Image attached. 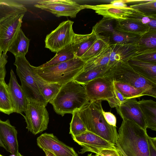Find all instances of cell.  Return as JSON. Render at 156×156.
Masks as SVG:
<instances>
[{
  "label": "cell",
  "mask_w": 156,
  "mask_h": 156,
  "mask_svg": "<svg viewBox=\"0 0 156 156\" xmlns=\"http://www.w3.org/2000/svg\"><path fill=\"white\" fill-rule=\"evenodd\" d=\"M56 53L51 60L39 67L43 68L57 65L70 60L76 57L70 44Z\"/></svg>",
  "instance_id": "cell-31"
},
{
  "label": "cell",
  "mask_w": 156,
  "mask_h": 156,
  "mask_svg": "<svg viewBox=\"0 0 156 156\" xmlns=\"http://www.w3.org/2000/svg\"><path fill=\"white\" fill-rule=\"evenodd\" d=\"M25 14L10 16L0 23V50L7 54L9 48L21 27Z\"/></svg>",
  "instance_id": "cell-11"
},
{
  "label": "cell",
  "mask_w": 156,
  "mask_h": 156,
  "mask_svg": "<svg viewBox=\"0 0 156 156\" xmlns=\"http://www.w3.org/2000/svg\"><path fill=\"white\" fill-rule=\"evenodd\" d=\"M0 147H1L5 149L6 151H7V149L5 146L4 144L2 142V140H1L0 138Z\"/></svg>",
  "instance_id": "cell-46"
},
{
  "label": "cell",
  "mask_w": 156,
  "mask_h": 156,
  "mask_svg": "<svg viewBox=\"0 0 156 156\" xmlns=\"http://www.w3.org/2000/svg\"><path fill=\"white\" fill-rule=\"evenodd\" d=\"M73 21H64L47 35L45 40V48L56 52L70 44L74 34L73 28Z\"/></svg>",
  "instance_id": "cell-8"
},
{
  "label": "cell",
  "mask_w": 156,
  "mask_h": 156,
  "mask_svg": "<svg viewBox=\"0 0 156 156\" xmlns=\"http://www.w3.org/2000/svg\"><path fill=\"white\" fill-rule=\"evenodd\" d=\"M97 37L98 38L95 42L80 58L84 62L94 56L108 44L106 40L102 38Z\"/></svg>",
  "instance_id": "cell-35"
},
{
  "label": "cell",
  "mask_w": 156,
  "mask_h": 156,
  "mask_svg": "<svg viewBox=\"0 0 156 156\" xmlns=\"http://www.w3.org/2000/svg\"><path fill=\"white\" fill-rule=\"evenodd\" d=\"M154 18H156L146 16L136 10L127 18V19L134 20L147 25Z\"/></svg>",
  "instance_id": "cell-39"
},
{
  "label": "cell",
  "mask_w": 156,
  "mask_h": 156,
  "mask_svg": "<svg viewBox=\"0 0 156 156\" xmlns=\"http://www.w3.org/2000/svg\"><path fill=\"white\" fill-rule=\"evenodd\" d=\"M89 102L84 87L73 80L62 85L49 103L57 114L63 116L80 109Z\"/></svg>",
  "instance_id": "cell-3"
},
{
  "label": "cell",
  "mask_w": 156,
  "mask_h": 156,
  "mask_svg": "<svg viewBox=\"0 0 156 156\" xmlns=\"http://www.w3.org/2000/svg\"><path fill=\"white\" fill-rule=\"evenodd\" d=\"M78 110L74 111L72 114L73 116L70 123L69 132L72 136L79 135L87 131L79 116Z\"/></svg>",
  "instance_id": "cell-34"
},
{
  "label": "cell",
  "mask_w": 156,
  "mask_h": 156,
  "mask_svg": "<svg viewBox=\"0 0 156 156\" xmlns=\"http://www.w3.org/2000/svg\"><path fill=\"white\" fill-rule=\"evenodd\" d=\"M0 138L7 151L15 156L18 154L17 131L8 119L3 121L0 119Z\"/></svg>",
  "instance_id": "cell-17"
},
{
  "label": "cell",
  "mask_w": 156,
  "mask_h": 156,
  "mask_svg": "<svg viewBox=\"0 0 156 156\" xmlns=\"http://www.w3.org/2000/svg\"><path fill=\"white\" fill-rule=\"evenodd\" d=\"M115 22L112 20L103 29L99 35L106 39L109 45L114 44H136L141 36L119 32L114 29Z\"/></svg>",
  "instance_id": "cell-15"
},
{
  "label": "cell",
  "mask_w": 156,
  "mask_h": 156,
  "mask_svg": "<svg viewBox=\"0 0 156 156\" xmlns=\"http://www.w3.org/2000/svg\"><path fill=\"white\" fill-rule=\"evenodd\" d=\"M38 146L55 156H78L74 149L60 141L52 133H45L37 139Z\"/></svg>",
  "instance_id": "cell-13"
},
{
  "label": "cell",
  "mask_w": 156,
  "mask_h": 156,
  "mask_svg": "<svg viewBox=\"0 0 156 156\" xmlns=\"http://www.w3.org/2000/svg\"><path fill=\"white\" fill-rule=\"evenodd\" d=\"M97 156H120L118 151L116 148L102 150L98 154Z\"/></svg>",
  "instance_id": "cell-42"
},
{
  "label": "cell",
  "mask_w": 156,
  "mask_h": 156,
  "mask_svg": "<svg viewBox=\"0 0 156 156\" xmlns=\"http://www.w3.org/2000/svg\"><path fill=\"white\" fill-rule=\"evenodd\" d=\"M116 109L123 120H129L147 130L145 118L135 98L127 99Z\"/></svg>",
  "instance_id": "cell-14"
},
{
  "label": "cell",
  "mask_w": 156,
  "mask_h": 156,
  "mask_svg": "<svg viewBox=\"0 0 156 156\" xmlns=\"http://www.w3.org/2000/svg\"><path fill=\"white\" fill-rule=\"evenodd\" d=\"M105 76L113 81L127 83L143 90L148 96L156 98V83L136 72L127 61H121L112 66Z\"/></svg>",
  "instance_id": "cell-5"
},
{
  "label": "cell",
  "mask_w": 156,
  "mask_h": 156,
  "mask_svg": "<svg viewBox=\"0 0 156 156\" xmlns=\"http://www.w3.org/2000/svg\"><path fill=\"white\" fill-rule=\"evenodd\" d=\"M110 53V48L108 44L85 62L82 70L109 66Z\"/></svg>",
  "instance_id": "cell-26"
},
{
  "label": "cell",
  "mask_w": 156,
  "mask_h": 156,
  "mask_svg": "<svg viewBox=\"0 0 156 156\" xmlns=\"http://www.w3.org/2000/svg\"><path fill=\"white\" fill-rule=\"evenodd\" d=\"M46 156H55L51 152L46 150H43Z\"/></svg>",
  "instance_id": "cell-45"
},
{
  "label": "cell",
  "mask_w": 156,
  "mask_h": 156,
  "mask_svg": "<svg viewBox=\"0 0 156 156\" xmlns=\"http://www.w3.org/2000/svg\"><path fill=\"white\" fill-rule=\"evenodd\" d=\"M102 101H90L78 110L79 115L87 131L115 145L118 136L116 127L109 125L105 120Z\"/></svg>",
  "instance_id": "cell-1"
},
{
  "label": "cell",
  "mask_w": 156,
  "mask_h": 156,
  "mask_svg": "<svg viewBox=\"0 0 156 156\" xmlns=\"http://www.w3.org/2000/svg\"><path fill=\"white\" fill-rule=\"evenodd\" d=\"M149 156H156V137L147 136Z\"/></svg>",
  "instance_id": "cell-41"
},
{
  "label": "cell",
  "mask_w": 156,
  "mask_h": 156,
  "mask_svg": "<svg viewBox=\"0 0 156 156\" xmlns=\"http://www.w3.org/2000/svg\"><path fill=\"white\" fill-rule=\"evenodd\" d=\"M0 112L9 115L15 112V110L5 81H0Z\"/></svg>",
  "instance_id": "cell-28"
},
{
  "label": "cell",
  "mask_w": 156,
  "mask_h": 156,
  "mask_svg": "<svg viewBox=\"0 0 156 156\" xmlns=\"http://www.w3.org/2000/svg\"><path fill=\"white\" fill-rule=\"evenodd\" d=\"M145 119L147 128L156 131V102L152 100L138 101Z\"/></svg>",
  "instance_id": "cell-23"
},
{
  "label": "cell",
  "mask_w": 156,
  "mask_h": 156,
  "mask_svg": "<svg viewBox=\"0 0 156 156\" xmlns=\"http://www.w3.org/2000/svg\"><path fill=\"white\" fill-rule=\"evenodd\" d=\"M2 52L0 50V56L2 54Z\"/></svg>",
  "instance_id": "cell-49"
},
{
  "label": "cell",
  "mask_w": 156,
  "mask_h": 156,
  "mask_svg": "<svg viewBox=\"0 0 156 156\" xmlns=\"http://www.w3.org/2000/svg\"><path fill=\"white\" fill-rule=\"evenodd\" d=\"M27 11L25 6L17 1L0 0V23L12 16L25 14Z\"/></svg>",
  "instance_id": "cell-22"
},
{
  "label": "cell",
  "mask_w": 156,
  "mask_h": 156,
  "mask_svg": "<svg viewBox=\"0 0 156 156\" xmlns=\"http://www.w3.org/2000/svg\"><path fill=\"white\" fill-rule=\"evenodd\" d=\"M103 114L108 124L116 127V118L115 116L110 112H105L103 110Z\"/></svg>",
  "instance_id": "cell-43"
},
{
  "label": "cell",
  "mask_w": 156,
  "mask_h": 156,
  "mask_svg": "<svg viewBox=\"0 0 156 156\" xmlns=\"http://www.w3.org/2000/svg\"><path fill=\"white\" fill-rule=\"evenodd\" d=\"M140 13L151 18H156V0H144L129 6Z\"/></svg>",
  "instance_id": "cell-33"
},
{
  "label": "cell",
  "mask_w": 156,
  "mask_h": 156,
  "mask_svg": "<svg viewBox=\"0 0 156 156\" xmlns=\"http://www.w3.org/2000/svg\"><path fill=\"white\" fill-rule=\"evenodd\" d=\"M7 54L2 53L0 56V81L5 80L6 74L5 65L7 62Z\"/></svg>",
  "instance_id": "cell-40"
},
{
  "label": "cell",
  "mask_w": 156,
  "mask_h": 156,
  "mask_svg": "<svg viewBox=\"0 0 156 156\" xmlns=\"http://www.w3.org/2000/svg\"><path fill=\"white\" fill-rule=\"evenodd\" d=\"M132 58L145 62L156 63V49L138 52Z\"/></svg>",
  "instance_id": "cell-37"
},
{
  "label": "cell",
  "mask_w": 156,
  "mask_h": 156,
  "mask_svg": "<svg viewBox=\"0 0 156 156\" xmlns=\"http://www.w3.org/2000/svg\"><path fill=\"white\" fill-rule=\"evenodd\" d=\"M98 38L93 32L86 34L74 33L71 42V45L76 57L80 58L90 48Z\"/></svg>",
  "instance_id": "cell-19"
},
{
  "label": "cell",
  "mask_w": 156,
  "mask_h": 156,
  "mask_svg": "<svg viewBox=\"0 0 156 156\" xmlns=\"http://www.w3.org/2000/svg\"><path fill=\"white\" fill-rule=\"evenodd\" d=\"M87 156H97L96 154L95 155H93L92 154H88Z\"/></svg>",
  "instance_id": "cell-47"
},
{
  "label": "cell",
  "mask_w": 156,
  "mask_h": 156,
  "mask_svg": "<svg viewBox=\"0 0 156 156\" xmlns=\"http://www.w3.org/2000/svg\"><path fill=\"white\" fill-rule=\"evenodd\" d=\"M0 156H4L0 154Z\"/></svg>",
  "instance_id": "cell-50"
},
{
  "label": "cell",
  "mask_w": 156,
  "mask_h": 156,
  "mask_svg": "<svg viewBox=\"0 0 156 156\" xmlns=\"http://www.w3.org/2000/svg\"><path fill=\"white\" fill-rule=\"evenodd\" d=\"M114 29L119 32L141 36L148 32L150 27L147 25L127 19L115 20Z\"/></svg>",
  "instance_id": "cell-20"
},
{
  "label": "cell",
  "mask_w": 156,
  "mask_h": 156,
  "mask_svg": "<svg viewBox=\"0 0 156 156\" xmlns=\"http://www.w3.org/2000/svg\"><path fill=\"white\" fill-rule=\"evenodd\" d=\"M16 156H23L22 155L20 152Z\"/></svg>",
  "instance_id": "cell-48"
},
{
  "label": "cell",
  "mask_w": 156,
  "mask_h": 156,
  "mask_svg": "<svg viewBox=\"0 0 156 156\" xmlns=\"http://www.w3.org/2000/svg\"><path fill=\"white\" fill-rule=\"evenodd\" d=\"M95 12L103 17L109 18L115 20L127 19L128 17L135 10L130 9L111 8L107 9H96Z\"/></svg>",
  "instance_id": "cell-30"
},
{
  "label": "cell",
  "mask_w": 156,
  "mask_h": 156,
  "mask_svg": "<svg viewBox=\"0 0 156 156\" xmlns=\"http://www.w3.org/2000/svg\"><path fill=\"white\" fill-rule=\"evenodd\" d=\"M113 84L115 88L126 99L139 98L143 96L147 95L144 90L136 88L127 83L113 81Z\"/></svg>",
  "instance_id": "cell-29"
},
{
  "label": "cell",
  "mask_w": 156,
  "mask_h": 156,
  "mask_svg": "<svg viewBox=\"0 0 156 156\" xmlns=\"http://www.w3.org/2000/svg\"><path fill=\"white\" fill-rule=\"evenodd\" d=\"M72 137L74 142L82 147L80 152H79L82 154L87 152L97 154L102 150L115 148V145L88 131L81 135Z\"/></svg>",
  "instance_id": "cell-12"
},
{
  "label": "cell",
  "mask_w": 156,
  "mask_h": 156,
  "mask_svg": "<svg viewBox=\"0 0 156 156\" xmlns=\"http://www.w3.org/2000/svg\"><path fill=\"white\" fill-rule=\"evenodd\" d=\"M127 0H115L112 1L110 4H100L96 5H82L83 9H89L95 10L96 9H107L111 8L120 9H130L132 8L127 6Z\"/></svg>",
  "instance_id": "cell-36"
},
{
  "label": "cell",
  "mask_w": 156,
  "mask_h": 156,
  "mask_svg": "<svg viewBox=\"0 0 156 156\" xmlns=\"http://www.w3.org/2000/svg\"><path fill=\"white\" fill-rule=\"evenodd\" d=\"M147 130L127 120H123L117 143L127 156H149Z\"/></svg>",
  "instance_id": "cell-2"
},
{
  "label": "cell",
  "mask_w": 156,
  "mask_h": 156,
  "mask_svg": "<svg viewBox=\"0 0 156 156\" xmlns=\"http://www.w3.org/2000/svg\"><path fill=\"white\" fill-rule=\"evenodd\" d=\"M34 6L49 12L58 17L62 16L74 18L83 9L82 5L71 0H43L39 1Z\"/></svg>",
  "instance_id": "cell-9"
},
{
  "label": "cell",
  "mask_w": 156,
  "mask_h": 156,
  "mask_svg": "<svg viewBox=\"0 0 156 156\" xmlns=\"http://www.w3.org/2000/svg\"><path fill=\"white\" fill-rule=\"evenodd\" d=\"M10 74V80L7 85L15 112L22 115L26 109L29 100L21 85L18 83L12 69L11 70Z\"/></svg>",
  "instance_id": "cell-16"
},
{
  "label": "cell",
  "mask_w": 156,
  "mask_h": 156,
  "mask_svg": "<svg viewBox=\"0 0 156 156\" xmlns=\"http://www.w3.org/2000/svg\"><path fill=\"white\" fill-rule=\"evenodd\" d=\"M14 64L21 83V86L28 100H34L47 104L39 90L35 80L34 66L30 64L25 56L15 57Z\"/></svg>",
  "instance_id": "cell-6"
},
{
  "label": "cell",
  "mask_w": 156,
  "mask_h": 156,
  "mask_svg": "<svg viewBox=\"0 0 156 156\" xmlns=\"http://www.w3.org/2000/svg\"><path fill=\"white\" fill-rule=\"evenodd\" d=\"M114 90V96L107 101L110 106L112 108H116L120 106L123 102L127 100L115 87Z\"/></svg>",
  "instance_id": "cell-38"
},
{
  "label": "cell",
  "mask_w": 156,
  "mask_h": 156,
  "mask_svg": "<svg viewBox=\"0 0 156 156\" xmlns=\"http://www.w3.org/2000/svg\"><path fill=\"white\" fill-rule=\"evenodd\" d=\"M35 78L40 92L48 104L55 98L62 85L56 83H48L38 76L36 73Z\"/></svg>",
  "instance_id": "cell-24"
},
{
  "label": "cell",
  "mask_w": 156,
  "mask_h": 156,
  "mask_svg": "<svg viewBox=\"0 0 156 156\" xmlns=\"http://www.w3.org/2000/svg\"><path fill=\"white\" fill-rule=\"evenodd\" d=\"M136 44L139 50V52L156 49V31L149 30L141 36Z\"/></svg>",
  "instance_id": "cell-32"
},
{
  "label": "cell",
  "mask_w": 156,
  "mask_h": 156,
  "mask_svg": "<svg viewBox=\"0 0 156 156\" xmlns=\"http://www.w3.org/2000/svg\"><path fill=\"white\" fill-rule=\"evenodd\" d=\"M15 156V155H12V156Z\"/></svg>",
  "instance_id": "cell-51"
},
{
  "label": "cell",
  "mask_w": 156,
  "mask_h": 156,
  "mask_svg": "<svg viewBox=\"0 0 156 156\" xmlns=\"http://www.w3.org/2000/svg\"><path fill=\"white\" fill-rule=\"evenodd\" d=\"M110 48L109 66L122 61H127L139 52L136 44L109 45Z\"/></svg>",
  "instance_id": "cell-18"
},
{
  "label": "cell",
  "mask_w": 156,
  "mask_h": 156,
  "mask_svg": "<svg viewBox=\"0 0 156 156\" xmlns=\"http://www.w3.org/2000/svg\"><path fill=\"white\" fill-rule=\"evenodd\" d=\"M116 148L118 150L120 155V156H127L123 151L118 144L117 143L115 145Z\"/></svg>",
  "instance_id": "cell-44"
},
{
  "label": "cell",
  "mask_w": 156,
  "mask_h": 156,
  "mask_svg": "<svg viewBox=\"0 0 156 156\" xmlns=\"http://www.w3.org/2000/svg\"><path fill=\"white\" fill-rule=\"evenodd\" d=\"M84 63L80 58L75 57L57 65L34 68L37 74L48 83L62 85L73 80L83 69Z\"/></svg>",
  "instance_id": "cell-4"
},
{
  "label": "cell",
  "mask_w": 156,
  "mask_h": 156,
  "mask_svg": "<svg viewBox=\"0 0 156 156\" xmlns=\"http://www.w3.org/2000/svg\"><path fill=\"white\" fill-rule=\"evenodd\" d=\"M84 87L89 101H108L114 95L113 81L107 76L95 79L87 83Z\"/></svg>",
  "instance_id": "cell-10"
},
{
  "label": "cell",
  "mask_w": 156,
  "mask_h": 156,
  "mask_svg": "<svg viewBox=\"0 0 156 156\" xmlns=\"http://www.w3.org/2000/svg\"><path fill=\"white\" fill-rule=\"evenodd\" d=\"M111 66L98 67L85 71L82 70L73 80L84 86L88 82L95 79L105 76Z\"/></svg>",
  "instance_id": "cell-27"
},
{
  "label": "cell",
  "mask_w": 156,
  "mask_h": 156,
  "mask_svg": "<svg viewBox=\"0 0 156 156\" xmlns=\"http://www.w3.org/2000/svg\"><path fill=\"white\" fill-rule=\"evenodd\" d=\"M46 106L43 103L34 100H29L25 115H22L27 124L26 129L34 135L46 130L49 121Z\"/></svg>",
  "instance_id": "cell-7"
},
{
  "label": "cell",
  "mask_w": 156,
  "mask_h": 156,
  "mask_svg": "<svg viewBox=\"0 0 156 156\" xmlns=\"http://www.w3.org/2000/svg\"><path fill=\"white\" fill-rule=\"evenodd\" d=\"M30 41L20 28L10 45L8 51L12 53L15 57L25 56L28 51Z\"/></svg>",
  "instance_id": "cell-25"
},
{
  "label": "cell",
  "mask_w": 156,
  "mask_h": 156,
  "mask_svg": "<svg viewBox=\"0 0 156 156\" xmlns=\"http://www.w3.org/2000/svg\"><path fill=\"white\" fill-rule=\"evenodd\" d=\"M127 62L136 72L156 83V63L145 62L132 58L128 60Z\"/></svg>",
  "instance_id": "cell-21"
}]
</instances>
